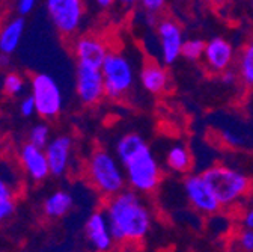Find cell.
I'll return each instance as SVG.
<instances>
[{
    "instance_id": "obj_3",
    "label": "cell",
    "mask_w": 253,
    "mask_h": 252,
    "mask_svg": "<svg viewBox=\"0 0 253 252\" xmlns=\"http://www.w3.org/2000/svg\"><path fill=\"white\" fill-rule=\"evenodd\" d=\"M86 177L103 197L110 198L124 191L126 178L118 157L104 148H95L86 162Z\"/></svg>"
},
{
    "instance_id": "obj_37",
    "label": "cell",
    "mask_w": 253,
    "mask_h": 252,
    "mask_svg": "<svg viewBox=\"0 0 253 252\" xmlns=\"http://www.w3.org/2000/svg\"><path fill=\"white\" fill-rule=\"evenodd\" d=\"M208 2H210V0H208Z\"/></svg>"
},
{
    "instance_id": "obj_14",
    "label": "cell",
    "mask_w": 253,
    "mask_h": 252,
    "mask_svg": "<svg viewBox=\"0 0 253 252\" xmlns=\"http://www.w3.org/2000/svg\"><path fill=\"white\" fill-rule=\"evenodd\" d=\"M73 51L79 64H86V65L101 68L103 62L110 50L107 44L97 35H83L74 41Z\"/></svg>"
},
{
    "instance_id": "obj_24",
    "label": "cell",
    "mask_w": 253,
    "mask_h": 252,
    "mask_svg": "<svg viewBox=\"0 0 253 252\" xmlns=\"http://www.w3.org/2000/svg\"><path fill=\"white\" fill-rule=\"evenodd\" d=\"M50 135H51V132H50V127H48L47 124H37L29 132V142L37 145V147L45 148L47 144L51 139Z\"/></svg>"
},
{
    "instance_id": "obj_6",
    "label": "cell",
    "mask_w": 253,
    "mask_h": 252,
    "mask_svg": "<svg viewBox=\"0 0 253 252\" xmlns=\"http://www.w3.org/2000/svg\"><path fill=\"white\" fill-rule=\"evenodd\" d=\"M30 96L37 104V113L42 119H54L63 109V94L59 83L47 73L30 77Z\"/></svg>"
},
{
    "instance_id": "obj_18",
    "label": "cell",
    "mask_w": 253,
    "mask_h": 252,
    "mask_svg": "<svg viewBox=\"0 0 253 252\" xmlns=\"http://www.w3.org/2000/svg\"><path fill=\"white\" fill-rule=\"evenodd\" d=\"M73 205L74 197L70 192L63 191V189H59V191H54L44 200L42 211L48 219H59L68 214Z\"/></svg>"
},
{
    "instance_id": "obj_9",
    "label": "cell",
    "mask_w": 253,
    "mask_h": 252,
    "mask_svg": "<svg viewBox=\"0 0 253 252\" xmlns=\"http://www.w3.org/2000/svg\"><path fill=\"white\" fill-rule=\"evenodd\" d=\"M185 195L198 211L205 214L217 213L221 207L217 197L211 191V187L202 175H188L184 180Z\"/></svg>"
},
{
    "instance_id": "obj_22",
    "label": "cell",
    "mask_w": 253,
    "mask_h": 252,
    "mask_svg": "<svg viewBox=\"0 0 253 252\" xmlns=\"http://www.w3.org/2000/svg\"><path fill=\"white\" fill-rule=\"evenodd\" d=\"M2 89L5 92V96H8L11 99L20 97L26 89V80L18 73H8L3 79Z\"/></svg>"
},
{
    "instance_id": "obj_31",
    "label": "cell",
    "mask_w": 253,
    "mask_h": 252,
    "mask_svg": "<svg viewBox=\"0 0 253 252\" xmlns=\"http://www.w3.org/2000/svg\"><path fill=\"white\" fill-rule=\"evenodd\" d=\"M11 64V54L0 51V68H6Z\"/></svg>"
},
{
    "instance_id": "obj_30",
    "label": "cell",
    "mask_w": 253,
    "mask_h": 252,
    "mask_svg": "<svg viewBox=\"0 0 253 252\" xmlns=\"http://www.w3.org/2000/svg\"><path fill=\"white\" fill-rule=\"evenodd\" d=\"M243 225L246 228H253V207L246 211V214L243 217Z\"/></svg>"
},
{
    "instance_id": "obj_29",
    "label": "cell",
    "mask_w": 253,
    "mask_h": 252,
    "mask_svg": "<svg viewBox=\"0 0 253 252\" xmlns=\"http://www.w3.org/2000/svg\"><path fill=\"white\" fill-rule=\"evenodd\" d=\"M237 73L235 71H223L221 73V82H223L225 85H234L237 82Z\"/></svg>"
},
{
    "instance_id": "obj_12",
    "label": "cell",
    "mask_w": 253,
    "mask_h": 252,
    "mask_svg": "<svg viewBox=\"0 0 253 252\" xmlns=\"http://www.w3.org/2000/svg\"><path fill=\"white\" fill-rule=\"evenodd\" d=\"M158 41H160V50L162 57L166 65H172L181 56V47H182V32L178 23L173 20H162L157 26Z\"/></svg>"
},
{
    "instance_id": "obj_34",
    "label": "cell",
    "mask_w": 253,
    "mask_h": 252,
    "mask_svg": "<svg viewBox=\"0 0 253 252\" xmlns=\"http://www.w3.org/2000/svg\"><path fill=\"white\" fill-rule=\"evenodd\" d=\"M214 2H217V3H220V2H223V0H214Z\"/></svg>"
},
{
    "instance_id": "obj_32",
    "label": "cell",
    "mask_w": 253,
    "mask_h": 252,
    "mask_svg": "<svg viewBox=\"0 0 253 252\" xmlns=\"http://www.w3.org/2000/svg\"><path fill=\"white\" fill-rule=\"evenodd\" d=\"M95 3H97L101 9H109L113 6V3H116L115 0H95Z\"/></svg>"
},
{
    "instance_id": "obj_21",
    "label": "cell",
    "mask_w": 253,
    "mask_h": 252,
    "mask_svg": "<svg viewBox=\"0 0 253 252\" xmlns=\"http://www.w3.org/2000/svg\"><path fill=\"white\" fill-rule=\"evenodd\" d=\"M238 77L247 86H253V41H250L240 54Z\"/></svg>"
},
{
    "instance_id": "obj_13",
    "label": "cell",
    "mask_w": 253,
    "mask_h": 252,
    "mask_svg": "<svg viewBox=\"0 0 253 252\" xmlns=\"http://www.w3.org/2000/svg\"><path fill=\"white\" fill-rule=\"evenodd\" d=\"M44 150H45L48 166H50V175L56 178L65 175L71 163L73 139L67 135L56 136L50 139V142L47 144Z\"/></svg>"
},
{
    "instance_id": "obj_35",
    "label": "cell",
    "mask_w": 253,
    "mask_h": 252,
    "mask_svg": "<svg viewBox=\"0 0 253 252\" xmlns=\"http://www.w3.org/2000/svg\"><path fill=\"white\" fill-rule=\"evenodd\" d=\"M2 27H3V26H2V21H0V30H2Z\"/></svg>"
},
{
    "instance_id": "obj_1",
    "label": "cell",
    "mask_w": 253,
    "mask_h": 252,
    "mask_svg": "<svg viewBox=\"0 0 253 252\" xmlns=\"http://www.w3.org/2000/svg\"><path fill=\"white\" fill-rule=\"evenodd\" d=\"M104 213L116 245L140 243L148 236L152 225L151 211L134 189H124L119 194L107 198Z\"/></svg>"
},
{
    "instance_id": "obj_4",
    "label": "cell",
    "mask_w": 253,
    "mask_h": 252,
    "mask_svg": "<svg viewBox=\"0 0 253 252\" xmlns=\"http://www.w3.org/2000/svg\"><path fill=\"white\" fill-rule=\"evenodd\" d=\"M202 177L221 205H231L240 201L244 195H247L252 186L250 180L244 174L221 165L208 168Z\"/></svg>"
},
{
    "instance_id": "obj_23",
    "label": "cell",
    "mask_w": 253,
    "mask_h": 252,
    "mask_svg": "<svg viewBox=\"0 0 253 252\" xmlns=\"http://www.w3.org/2000/svg\"><path fill=\"white\" fill-rule=\"evenodd\" d=\"M205 41L202 40H187L182 43L181 47V56L185 57L187 60H198L204 56V50H205Z\"/></svg>"
},
{
    "instance_id": "obj_17",
    "label": "cell",
    "mask_w": 253,
    "mask_h": 252,
    "mask_svg": "<svg viewBox=\"0 0 253 252\" xmlns=\"http://www.w3.org/2000/svg\"><path fill=\"white\" fill-rule=\"evenodd\" d=\"M140 83L149 94H160L166 91L169 83V76L166 70L157 62H146L140 70Z\"/></svg>"
},
{
    "instance_id": "obj_26",
    "label": "cell",
    "mask_w": 253,
    "mask_h": 252,
    "mask_svg": "<svg viewBox=\"0 0 253 252\" xmlns=\"http://www.w3.org/2000/svg\"><path fill=\"white\" fill-rule=\"evenodd\" d=\"M20 113L24 118H30V116H34L37 113V104H35L34 97L29 96V97H24L20 101Z\"/></svg>"
},
{
    "instance_id": "obj_19",
    "label": "cell",
    "mask_w": 253,
    "mask_h": 252,
    "mask_svg": "<svg viewBox=\"0 0 253 252\" xmlns=\"http://www.w3.org/2000/svg\"><path fill=\"white\" fill-rule=\"evenodd\" d=\"M24 29H26V21L23 17L12 18L8 24H5L2 30H0V51L8 54L17 51L24 34Z\"/></svg>"
},
{
    "instance_id": "obj_16",
    "label": "cell",
    "mask_w": 253,
    "mask_h": 252,
    "mask_svg": "<svg viewBox=\"0 0 253 252\" xmlns=\"http://www.w3.org/2000/svg\"><path fill=\"white\" fill-rule=\"evenodd\" d=\"M204 59H205V65L208 67L210 71L221 74L232 65L234 47L228 40L215 37L205 44Z\"/></svg>"
},
{
    "instance_id": "obj_8",
    "label": "cell",
    "mask_w": 253,
    "mask_h": 252,
    "mask_svg": "<svg viewBox=\"0 0 253 252\" xmlns=\"http://www.w3.org/2000/svg\"><path fill=\"white\" fill-rule=\"evenodd\" d=\"M76 94L83 106H97L104 97V77L100 67L79 64L76 68Z\"/></svg>"
},
{
    "instance_id": "obj_28",
    "label": "cell",
    "mask_w": 253,
    "mask_h": 252,
    "mask_svg": "<svg viewBox=\"0 0 253 252\" xmlns=\"http://www.w3.org/2000/svg\"><path fill=\"white\" fill-rule=\"evenodd\" d=\"M142 6L148 11V12H158L162 11L166 5V0H140Z\"/></svg>"
},
{
    "instance_id": "obj_10",
    "label": "cell",
    "mask_w": 253,
    "mask_h": 252,
    "mask_svg": "<svg viewBox=\"0 0 253 252\" xmlns=\"http://www.w3.org/2000/svg\"><path fill=\"white\" fill-rule=\"evenodd\" d=\"M18 162L23 172L35 183H41L50 177V166L45 150L34 144H24L18 152Z\"/></svg>"
},
{
    "instance_id": "obj_5",
    "label": "cell",
    "mask_w": 253,
    "mask_h": 252,
    "mask_svg": "<svg viewBox=\"0 0 253 252\" xmlns=\"http://www.w3.org/2000/svg\"><path fill=\"white\" fill-rule=\"evenodd\" d=\"M101 73L104 77L106 97L110 100H121L134 86V70L130 59L121 51H109Z\"/></svg>"
},
{
    "instance_id": "obj_11",
    "label": "cell",
    "mask_w": 253,
    "mask_h": 252,
    "mask_svg": "<svg viewBox=\"0 0 253 252\" xmlns=\"http://www.w3.org/2000/svg\"><path fill=\"white\" fill-rule=\"evenodd\" d=\"M17 172L9 162L0 160V224L8 220L17 207Z\"/></svg>"
},
{
    "instance_id": "obj_7",
    "label": "cell",
    "mask_w": 253,
    "mask_h": 252,
    "mask_svg": "<svg viewBox=\"0 0 253 252\" xmlns=\"http://www.w3.org/2000/svg\"><path fill=\"white\" fill-rule=\"evenodd\" d=\"M48 17L57 32L65 37H74L82 27L84 17V0H45Z\"/></svg>"
},
{
    "instance_id": "obj_27",
    "label": "cell",
    "mask_w": 253,
    "mask_h": 252,
    "mask_svg": "<svg viewBox=\"0 0 253 252\" xmlns=\"http://www.w3.org/2000/svg\"><path fill=\"white\" fill-rule=\"evenodd\" d=\"M38 0H17V11L20 15H27L35 9Z\"/></svg>"
},
{
    "instance_id": "obj_2",
    "label": "cell",
    "mask_w": 253,
    "mask_h": 252,
    "mask_svg": "<svg viewBox=\"0 0 253 252\" xmlns=\"http://www.w3.org/2000/svg\"><path fill=\"white\" fill-rule=\"evenodd\" d=\"M116 157L121 162L126 183L139 194L155 191L162 171L151 148L137 133H126L116 142Z\"/></svg>"
},
{
    "instance_id": "obj_36",
    "label": "cell",
    "mask_w": 253,
    "mask_h": 252,
    "mask_svg": "<svg viewBox=\"0 0 253 252\" xmlns=\"http://www.w3.org/2000/svg\"><path fill=\"white\" fill-rule=\"evenodd\" d=\"M0 150H2V144H0Z\"/></svg>"
},
{
    "instance_id": "obj_15",
    "label": "cell",
    "mask_w": 253,
    "mask_h": 252,
    "mask_svg": "<svg viewBox=\"0 0 253 252\" xmlns=\"http://www.w3.org/2000/svg\"><path fill=\"white\" fill-rule=\"evenodd\" d=\"M84 234L86 239L89 242V245L95 249V251H110L115 245V240L112 237L110 233V225L107 216L104 213V210H97L93 211L84 225Z\"/></svg>"
},
{
    "instance_id": "obj_20",
    "label": "cell",
    "mask_w": 253,
    "mask_h": 252,
    "mask_svg": "<svg viewBox=\"0 0 253 252\" xmlns=\"http://www.w3.org/2000/svg\"><path fill=\"white\" fill-rule=\"evenodd\" d=\"M166 165L173 172L185 174L192 169V154L184 144H175L166 154Z\"/></svg>"
},
{
    "instance_id": "obj_25",
    "label": "cell",
    "mask_w": 253,
    "mask_h": 252,
    "mask_svg": "<svg viewBox=\"0 0 253 252\" xmlns=\"http://www.w3.org/2000/svg\"><path fill=\"white\" fill-rule=\"evenodd\" d=\"M238 246L243 251L253 252V228H246L238 236Z\"/></svg>"
},
{
    "instance_id": "obj_33",
    "label": "cell",
    "mask_w": 253,
    "mask_h": 252,
    "mask_svg": "<svg viewBox=\"0 0 253 252\" xmlns=\"http://www.w3.org/2000/svg\"><path fill=\"white\" fill-rule=\"evenodd\" d=\"M116 3H119L121 6H124V8H133L139 0H115Z\"/></svg>"
}]
</instances>
